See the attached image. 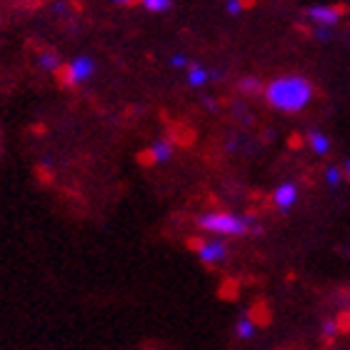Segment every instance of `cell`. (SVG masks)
<instances>
[{"mask_svg":"<svg viewBox=\"0 0 350 350\" xmlns=\"http://www.w3.org/2000/svg\"><path fill=\"white\" fill-rule=\"evenodd\" d=\"M256 321L253 318H248V315H243L241 321L235 323V338H241V340H250V338L256 336Z\"/></svg>","mask_w":350,"mask_h":350,"instance_id":"cell-8","label":"cell"},{"mask_svg":"<svg viewBox=\"0 0 350 350\" xmlns=\"http://www.w3.org/2000/svg\"><path fill=\"white\" fill-rule=\"evenodd\" d=\"M208 78H211V75H208V70H205V68H200V66H193L188 70V83L193 88L205 85V83H208Z\"/></svg>","mask_w":350,"mask_h":350,"instance_id":"cell-11","label":"cell"},{"mask_svg":"<svg viewBox=\"0 0 350 350\" xmlns=\"http://www.w3.org/2000/svg\"><path fill=\"white\" fill-rule=\"evenodd\" d=\"M140 3H143L150 13H165V10L173 8V0H140Z\"/></svg>","mask_w":350,"mask_h":350,"instance_id":"cell-12","label":"cell"},{"mask_svg":"<svg viewBox=\"0 0 350 350\" xmlns=\"http://www.w3.org/2000/svg\"><path fill=\"white\" fill-rule=\"evenodd\" d=\"M198 228L205 233H213L215 238H235V235L250 233L256 226V220L250 215H235V213H203L198 215Z\"/></svg>","mask_w":350,"mask_h":350,"instance_id":"cell-2","label":"cell"},{"mask_svg":"<svg viewBox=\"0 0 350 350\" xmlns=\"http://www.w3.org/2000/svg\"><path fill=\"white\" fill-rule=\"evenodd\" d=\"M185 63H188V60H185V55H180V53H178V55H173V58H170V66H173V68H183V66H185Z\"/></svg>","mask_w":350,"mask_h":350,"instance_id":"cell-17","label":"cell"},{"mask_svg":"<svg viewBox=\"0 0 350 350\" xmlns=\"http://www.w3.org/2000/svg\"><path fill=\"white\" fill-rule=\"evenodd\" d=\"M336 330H338L336 321H325V323H323V338H333V336H336Z\"/></svg>","mask_w":350,"mask_h":350,"instance_id":"cell-16","label":"cell"},{"mask_svg":"<svg viewBox=\"0 0 350 350\" xmlns=\"http://www.w3.org/2000/svg\"><path fill=\"white\" fill-rule=\"evenodd\" d=\"M325 183H328L330 188H338V183H340V170H338V168L325 170Z\"/></svg>","mask_w":350,"mask_h":350,"instance_id":"cell-14","label":"cell"},{"mask_svg":"<svg viewBox=\"0 0 350 350\" xmlns=\"http://www.w3.org/2000/svg\"><path fill=\"white\" fill-rule=\"evenodd\" d=\"M113 3H116V5H133L135 0H113Z\"/></svg>","mask_w":350,"mask_h":350,"instance_id":"cell-19","label":"cell"},{"mask_svg":"<svg viewBox=\"0 0 350 350\" xmlns=\"http://www.w3.org/2000/svg\"><path fill=\"white\" fill-rule=\"evenodd\" d=\"M38 63H40V68L48 70V73H58L60 66H63V60H60V55L55 51H43L40 58H38Z\"/></svg>","mask_w":350,"mask_h":350,"instance_id":"cell-9","label":"cell"},{"mask_svg":"<svg viewBox=\"0 0 350 350\" xmlns=\"http://www.w3.org/2000/svg\"><path fill=\"white\" fill-rule=\"evenodd\" d=\"M345 173H348V178H350V161L345 163Z\"/></svg>","mask_w":350,"mask_h":350,"instance_id":"cell-20","label":"cell"},{"mask_svg":"<svg viewBox=\"0 0 350 350\" xmlns=\"http://www.w3.org/2000/svg\"><path fill=\"white\" fill-rule=\"evenodd\" d=\"M340 8L336 5H310L306 8V18L315 23V28H330L340 21Z\"/></svg>","mask_w":350,"mask_h":350,"instance_id":"cell-5","label":"cell"},{"mask_svg":"<svg viewBox=\"0 0 350 350\" xmlns=\"http://www.w3.org/2000/svg\"><path fill=\"white\" fill-rule=\"evenodd\" d=\"M315 38H318V40H328L330 28H315Z\"/></svg>","mask_w":350,"mask_h":350,"instance_id":"cell-18","label":"cell"},{"mask_svg":"<svg viewBox=\"0 0 350 350\" xmlns=\"http://www.w3.org/2000/svg\"><path fill=\"white\" fill-rule=\"evenodd\" d=\"M258 88H260V83H258L256 78H243V81L238 83V90H241V93H256Z\"/></svg>","mask_w":350,"mask_h":350,"instance_id":"cell-13","label":"cell"},{"mask_svg":"<svg viewBox=\"0 0 350 350\" xmlns=\"http://www.w3.org/2000/svg\"><path fill=\"white\" fill-rule=\"evenodd\" d=\"M93 73H95L93 58L78 55V58L70 60L66 66V70H63V83H66V85H81L88 78H93Z\"/></svg>","mask_w":350,"mask_h":350,"instance_id":"cell-3","label":"cell"},{"mask_svg":"<svg viewBox=\"0 0 350 350\" xmlns=\"http://www.w3.org/2000/svg\"><path fill=\"white\" fill-rule=\"evenodd\" d=\"M265 98L275 110L298 113L313 98V85L303 75H283V78H275L273 83H268Z\"/></svg>","mask_w":350,"mask_h":350,"instance_id":"cell-1","label":"cell"},{"mask_svg":"<svg viewBox=\"0 0 350 350\" xmlns=\"http://www.w3.org/2000/svg\"><path fill=\"white\" fill-rule=\"evenodd\" d=\"M273 203H275L283 213L291 211L293 205L298 203V188H295V183H283V185H278L275 193H273Z\"/></svg>","mask_w":350,"mask_h":350,"instance_id":"cell-6","label":"cell"},{"mask_svg":"<svg viewBox=\"0 0 350 350\" xmlns=\"http://www.w3.org/2000/svg\"><path fill=\"white\" fill-rule=\"evenodd\" d=\"M308 143H310V148H313L315 155H325L330 150V140L318 131H313L310 135H308Z\"/></svg>","mask_w":350,"mask_h":350,"instance_id":"cell-10","label":"cell"},{"mask_svg":"<svg viewBox=\"0 0 350 350\" xmlns=\"http://www.w3.org/2000/svg\"><path fill=\"white\" fill-rule=\"evenodd\" d=\"M226 10L230 15H241L243 13V0H228V3H226Z\"/></svg>","mask_w":350,"mask_h":350,"instance_id":"cell-15","label":"cell"},{"mask_svg":"<svg viewBox=\"0 0 350 350\" xmlns=\"http://www.w3.org/2000/svg\"><path fill=\"white\" fill-rule=\"evenodd\" d=\"M148 158L153 163H168L173 158V143H168V140H155L153 146L148 148Z\"/></svg>","mask_w":350,"mask_h":350,"instance_id":"cell-7","label":"cell"},{"mask_svg":"<svg viewBox=\"0 0 350 350\" xmlns=\"http://www.w3.org/2000/svg\"><path fill=\"white\" fill-rule=\"evenodd\" d=\"M198 258L205 265H220V262L228 258V245L223 238H211V241H200L198 243Z\"/></svg>","mask_w":350,"mask_h":350,"instance_id":"cell-4","label":"cell"}]
</instances>
